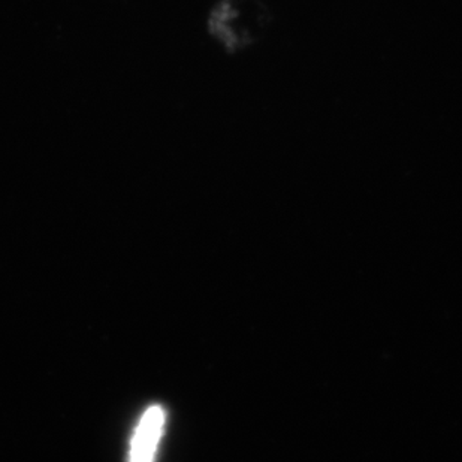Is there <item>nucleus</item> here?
Here are the masks:
<instances>
[{"instance_id":"nucleus-1","label":"nucleus","mask_w":462,"mask_h":462,"mask_svg":"<svg viewBox=\"0 0 462 462\" xmlns=\"http://www.w3.org/2000/svg\"><path fill=\"white\" fill-rule=\"evenodd\" d=\"M268 26L259 0H220L207 17V33L227 54H240L259 42Z\"/></svg>"},{"instance_id":"nucleus-2","label":"nucleus","mask_w":462,"mask_h":462,"mask_svg":"<svg viewBox=\"0 0 462 462\" xmlns=\"http://www.w3.org/2000/svg\"><path fill=\"white\" fill-rule=\"evenodd\" d=\"M166 411L159 404L150 406L136 423L127 462H156L157 450L165 432Z\"/></svg>"}]
</instances>
